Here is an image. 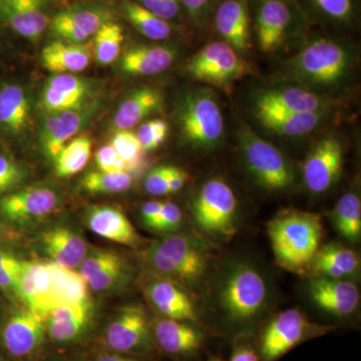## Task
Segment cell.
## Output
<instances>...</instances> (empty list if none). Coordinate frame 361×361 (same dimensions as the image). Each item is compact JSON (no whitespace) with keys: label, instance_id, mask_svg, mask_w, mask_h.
<instances>
[{"label":"cell","instance_id":"cell-56","mask_svg":"<svg viewBox=\"0 0 361 361\" xmlns=\"http://www.w3.org/2000/svg\"><path fill=\"white\" fill-rule=\"evenodd\" d=\"M230 361H259L257 353L249 346H239L233 353Z\"/></svg>","mask_w":361,"mask_h":361},{"label":"cell","instance_id":"cell-5","mask_svg":"<svg viewBox=\"0 0 361 361\" xmlns=\"http://www.w3.org/2000/svg\"><path fill=\"white\" fill-rule=\"evenodd\" d=\"M237 199L229 185L221 179L209 180L193 204L197 224L209 234L230 237L236 231Z\"/></svg>","mask_w":361,"mask_h":361},{"label":"cell","instance_id":"cell-43","mask_svg":"<svg viewBox=\"0 0 361 361\" xmlns=\"http://www.w3.org/2000/svg\"><path fill=\"white\" fill-rule=\"evenodd\" d=\"M66 16L75 25L87 35H96L97 30L108 23V16L103 11L94 9H71L65 11Z\"/></svg>","mask_w":361,"mask_h":361},{"label":"cell","instance_id":"cell-20","mask_svg":"<svg viewBox=\"0 0 361 361\" xmlns=\"http://www.w3.org/2000/svg\"><path fill=\"white\" fill-rule=\"evenodd\" d=\"M311 298L320 308L331 314H351L360 304V291L351 282L319 277L310 285Z\"/></svg>","mask_w":361,"mask_h":361},{"label":"cell","instance_id":"cell-3","mask_svg":"<svg viewBox=\"0 0 361 361\" xmlns=\"http://www.w3.org/2000/svg\"><path fill=\"white\" fill-rule=\"evenodd\" d=\"M350 66V54L345 47L329 39H318L306 45L287 63L291 77L317 85H334L345 78Z\"/></svg>","mask_w":361,"mask_h":361},{"label":"cell","instance_id":"cell-52","mask_svg":"<svg viewBox=\"0 0 361 361\" xmlns=\"http://www.w3.org/2000/svg\"><path fill=\"white\" fill-rule=\"evenodd\" d=\"M189 16L197 23L205 20L212 0H180Z\"/></svg>","mask_w":361,"mask_h":361},{"label":"cell","instance_id":"cell-39","mask_svg":"<svg viewBox=\"0 0 361 361\" xmlns=\"http://www.w3.org/2000/svg\"><path fill=\"white\" fill-rule=\"evenodd\" d=\"M23 261L11 252L0 248V290L16 297V286Z\"/></svg>","mask_w":361,"mask_h":361},{"label":"cell","instance_id":"cell-55","mask_svg":"<svg viewBox=\"0 0 361 361\" xmlns=\"http://www.w3.org/2000/svg\"><path fill=\"white\" fill-rule=\"evenodd\" d=\"M187 174L180 169L168 167L169 192L176 193L180 191L186 183Z\"/></svg>","mask_w":361,"mask_h":361},{"label":"cell","instance_id":"cell-30","mask_svg":"<svg viewBox=\"0 0 361 361\" xmlns=\"http://www.w3.org/2000/svg\"><path fill=\"white\" fill-rule=\"evenodd\" d=\"M82 121V116L77 111L52 114L45 120L42 141L44 152L49 158L54 161L58 158L68 140L80 129Z\"/></svg>","mask_w":361,"mask_h":361},{"label":"cell","instance_id":"cell-4","mask_svg":"<svg viewBox=\"0 0 361 361\" xmlns=\"http://www.w3.org/2000/svg\"><path fill=\"white\" fill-rule=\"evenodd\" d=\"M185 137L200 148H213L224 135V118L217 99L210 90L188 94L180 114Z\"/></svg>","mask_w":361,"mask_h":361},{"label":"cell","instance_id":"cell-58","mask_svg":"<svg viewBox=\"0 0 361 361\" xmlns=\"http://www.w3.org/2000/svg\"><path fill=\"white\" fill-rule=\"evenodd\" d=\"M16 239V234L0 221V247L6 242Z\"/></svg>","mask_w":361,"mask_h":361},{"label":"cell","instance_id":"cell-37","mask_svg":"<svg viewBox=\"0 0 361 361\" xmlns=\"http://www.w3.org/2000/svg\"><path fill=\"white\" fill-rule=\"evenodd\" d=\"M123 42L122 27L116 23H104L94 35V56L101 65H111L120 56Z\"/></svg>","mask_w":361,"mask_h":361},{"label":"cell","instance_id":"cell-48","mask_svg":"<svg viewBox=\"0 0 361 361\" xmlns=\"http://www.w3.org/2000/svg\"><path fill=\"white\" fill-rule=\"evenodd\" d=\"M94 160L99 171L130 173L129 168L126 165L125 161L118 157L116 149L111 145L102 147L97 152Z\"/></svg>","mask_w":361,"mask_h":361},{"label":"cell","instance_id":"cell-17","mask_svg":"<svg viewBox=\"0 0 361 361\" xmlns=\"http://www.w3.org/2000/svg\"><path fill=\"white\" fill-rule=\"evenodd\" d=\"M42 251L56 264L75 269L89 253L87 242L75 230L56 226L42 232L39 237Z\"/></svg>","mask_w":361,"mask_h":361},{"label":"cell","instance_id":"cell-22","mask_svg":"<svg viewBox=\"0 0 361 361\" xmlns=\"http://www.w3.org/2000/svg\"><path fill=\"white\" fill-rule=\"evenodd\" d=\"M151 303L170 319L195 322L196 311L191 298L174 281L158 277L152 280L146 288Z\"/></svg>","mask_w":361,"mask_h":361},{"label":"cell","instance_id":"cell-8","mask_svg":"<svg viewBox=\"0 0 361 361\" xmlns=\"http://www.w3.org/2000/svg\"><path fill=\"white\" fill-rule=\"evenodd\" d=\"M44 318L27 307L14 310L6 318L0 332L2 346L18 360L32 357L44 342Z\"/></svg>","mask_w":361,"mask_h":361},{"label":"cell","instance_id":"cell-42","mask_svg":"<svg viewBox=\"0 0 361 361\" xmlns=\"http://www.w3.org/2000/svg\"><path fill=\"white\" fill-rule=\"evenodd\" d=\"M169 133L168 123L163 120H152L142 123L137 132V137L145 153L153 151L167 139Z\"/></svg>","mask_w":361,"mask_h":361},{"label":"cell","instance_id":"cell-16","mask_svg":"<svg viewBox=\"0 0 361 361\" xmlns=\"http://www.w3.org/2000/svg\"><path fill=\"white\" fill-rule=\"evenodd\" d=\"M291 23V13L285 0H260L256 13L259 47L264 52L276 51Z\"/></svg>","mask_w":361,"mask_h":361},{"label":"cell","instance_id":"cell-38","mask_svg":"<svg viewBox=\"0 0 361 361\" xmlns=\"http://www.w3.org/2000/svg\"><path fill=\"white\" fill-rule=\"evenodd\" d=\"M111 146L129 168L130 173L140 170L144 165L145 152L137 135L130 130H118L111 141Z\"/></svg>","mask_w":361,"mask_h":361},{"label":"cell","instance_id":"cell-40","mask_svg":"<svg viewBox=\"0 0 361 361\" xmlns=\"http://www.w3.org/2000/svg\"><path fill=\"white\" fill-rule=\"evenodd\" d=\"M129 267L122 258L90 279L87 286L94 292L111 290L118 285H123L129 276Z\"/></svg>","mask_w":361,"mask_h":361},{"label":"cell","instance_id":"cell-21","mask_svg":"<svg viewBox=\"0 0 361 361\" xmlns=\"http://www.w3.org/2000/svg\"><path fill=\"white\" fill-rule=\"evenodd\" d=\"M215 25L225 42L237 52H244L250 44V18L247 0H224L215 14Z\"/></svg>","mask_w":361,"mask_h":361},{"label":"cell","instance_id":"cell-53","mask_svg":"<svg viewBox=\"0 0 361 361\" xmlns=\"http://www.w3.org/2000/svg\"><path fill=\"white\" fill-rule=\"evenodd\" d=\"M163 208V202L151 201L142 207V219L147 227L155 229Z\"/></svg>","mask_w":361,"mask_h":361},{"label":"cell","instance_id":"cell-54","mask_svg":"<svg viewBox=\"0 0 361 361\" xmlns=\"http://www.w3.org/2000/svg\"><path fill=\"white\" fill-rule=\"evenodd\" d=\"M180 11V0H161L155 16L166 21L173 20Z\"/></svg>","mask_w":361,"mask_h":361},{"label":"cell","instance_id":"cell-1","mask_svg":"<svg viewBox=\"0 0 361 361\" xmlns=\"http://www.w3.org/2000/svg\"><path fill=\"white\" fill-rule=\"evenodd\" d=\"M268 236L278 264L300 271L311 264L319 249L322 219L314 213L284 210L270 221Z\"/></svg>","mask_w":361,"mask_h":361},{"label":"cell","instance_id":"cell-36","mask_svg":"<svg viewBox=\"0 0 361 361\" xmlns=\"http://www.w3.org/2000/svg\"><path fill=\"white\" fill-rule=\"evenodd\" d=\"M134 179L130 173L92 171L82 178L80 186L90 194H118L132 188Z\"/></svg>","mask_w":361,"mask_h":361},{"label":"cell","instance_id":"cell-29","mask_svg":"<svg viewBox=\"0 0 361 361\" xmlns=\"http://www.w3.org/2000/svg\"><path fill=\"white\" fill-rule=\"evenodd\" d=\"M51 274V307L63 304H73L87 300V286L80 273L63 267L54 262H47Z\"/></svg>","mask_w":361,"mask_h":361},{"label":"cell","instance_id":"cell-32","mask_svg":"<svg viewBox=\"0 0 361 361\" xmlns=\"http://www.w3.org/2000/svg\"><path fill=\"white\" fill-rule=\"evenodd\" d=\"M30 104L25 90L16 85L0 90V125L13 133H20L30 122Z\"/></svg>","mask_w":361,"mask_h":361},{"label":"cell","instance_id":"cell-47","mask_svg":"<svg viewBox=\"0 0 361 361\" xmlns=\"http://www.w3.org/2000/svg\"><path fill=\"white\" fill-rule=\"evenodd\" d=\"M42 106L51 114L63 113L68 111H78L82 104L71 97L56 92L49 87H45L42 97Z\"/></svg>","mask_w":361,"mask_h":361},{"label":"cell","instance_id":"cell-50","mask_svg":"<svg viewBox=\"0 0 361 361\" xmlns=\"http://www.w3.org/2000/svg\"><path fill=\"white\" fill-rule=\"evenodd\" d=\"M145 189L153 196L170 194L168 184V166L153 169L145 180Z\"/></svg>","mask_w":361,"mask_h":361},{"label":"cell","instance_id":"cell-23","mask_svg":"<svg viewBox=\"0 0 361 361\" xmlns=\"http://www.w3.org/2000/svg\"><path fill=\"white\" fill-rule=\"evenodd\" d=\"M331 102L310 90L282 87L265 90L256 99L255 108L274 109L291 113H325Z\"/></svg>","mask_w":361,"mask_h":361},{"label":"cell","instance_id":"cell-31","mask_svg":"<svg viewBox=\"0 0 361 361\" xmlns=\"http://www.w3.org/2000/svg\"><path fill=\"white\" fill-rule=\"evenodd\" d=\"M310 265L316 274L322 277L341 279L357 270L360 259L355 252L346 247L329 244L318 249Z\"/></svg>","mask_w":361,"mask_h":361},{"label":"cell","instance_id":"cell-24","mask_svg":"<svg viewBox=\"0 0 361 361\" xmlns=\"http://www.w3.org/2000/svg\"><path fill=\"white\" fill-rule=\"evenodd\" d=\"M177 52L165 45H135L123 54L121 68L132 75H155L167 71Z\"/></svg>","mask_w":361,"mask_h":361},{"label":"cell","instance_id":"cell-59","mask_svg":"<svg viewBox=\"0 0 361 361\" xmlns=\"http://www.w3.org/2000/svg\"><path fill=\"white\" fill-rule=\"evenodd\" d=\"M141 2L142 7L148 9L151 13H155L159 4H160L161 0H141Z\"/></svg>","mask_w":361,"mask_h":361},{"label":"cell","instance_id":"cell-12","mask_svg":"<svg viewBox=\"0 0 361 361\" xmlns=\"http://www.w3.org/2000/svg\"><path fill=\"white\" fill-rule=\"evenodd\" d=\"M266 298L264 280L257 271L242 267L228 279L222 293L223 304L237 319H246L256 314Z\"/></svg>","mask_w":361,"mask_h":361},{"label":"cell","instance_id":"cell-26","mask_svg":"<svg viewBox=\"0 0 361 361\" xmlns=\"http://www.w3.org/2000/svg\"><path fill=\"white\" fill-rule=\"evenodd\" d=\"M163 103L158 90L147 87L135 90L118 106L114 125L118 130L132 129L147 116L160 111Z\"/></svg>","mask_w":361,"mask_h":361},{"label":"cell","instance_id":"cell-13","mask_svg":"<svg viewBox=\"0 0 361 361\" xmlns=\"http://www.w3.org/2000/svg\"><path fill=\"white\" fill-rule=\"evenodd\" d=\"M343 166V149L341 142L327 137L315 145L303 165V178L306 187L312 193L319 194L329 190L338 179Z\"/></svg>","mask_w":361,"mask_h":361},{"label":"cell","instance_id":"cell-35","mask_svg":"<svg viewBox=\"0 0 361 361\" xmlns=\"http://www.w3.org/2000/svg\"><path fill=\"white\" fill-rule=\"evenodd\" d=\"M337 231L346 239L356 241L361 234V202L355 194L348 193L337 202L334 212Z\"/></svg>","mask_w":361,"mask_h":361},{"label":"cell","instance_id":"cell-2","mask_svg":"<svg viewBox=\"0 0 361 361\" xmlns=\"http://www.w3.org/2000/svg\"><path fill=\"white\" fill-rule=\"evenodd\" d=\"M145 263L159 277L175 283L193 284L205 274L208 257L189 237L172 235L154 242L144 252Z\"/></svg>","mask_w":361,"mask_h":361},{"label":"cell","instance_id":"cell-6","mask_svg":"<svg viewBox=\"0 0 361 361\" xmlns=\"http://www.w3.org/2000/svg\"><path fill=\"white\" fill-rule=\"evenodd\" d=\"M240 142L247 165L261 186L269 190L291 186L293 170L279 149L259 137L248 127L242 129Z\"/></svg>","mask_w":361,"mask_h":361},{"label":"cell","instance_id":"cell-10","mask_svg":"<svg viewBox=\"0 0 361 361\" xmlns=\"http://www.w3.org/2000/svg\"><path fill=\"white\" fill-rule=\"evenodd\" d=\"M319 331L322 330L310 324L300 311L285 310L265 329L261 338V353L265 361H275Z\"/></svg>","mask_w":361,"mask_h":361},{"label":"cell","instance_id":"cell-14","mask_svg":"<svg viewBox=\"0 0 361 361\" xmlns=\"http://www.w3.org/2000/svg\"><path fill=\"white\" fill-rule=\"evenodd\" d=\"M90 231L104 239L130 247H137L142 238L121 209L111 205H94L85 212Z\"/></svg>","mask_w":361,"mask_h":361},{"label":"cell","instance_id":"cell-49","mask_svg":"<svg viewBox=\"0 0 361 361\" xmlns=\"http://www.w3.org/2000/svg\"><path fill=\"white\" fill-rule=\"evenodd\" d=\"M316 6L329 18L348 20L353 14V0H312Z\"/></svg>","mask_w":361,"mask_h":361},{"label":"cell","instance_id":"cell-41","mask_svg":"<svg viewBox=\"0 0 361 361\" xmlns=\"http://www.w3.org/2000/svg\"><path fill=\"white\" fill-rule=\"evenodd\" d=\"M122 257L114 252L106 250H94L87 253L82 264L78 266V272L84 278L85 282L90 281L99 272L115 264Z\"/></svg>","mask_w":361,"mask_h":361},{"label":"cell","instance_id":"cell-28","mask_svg":"<svg viewBox=\"0 0 361 361\" xmlns=\"http://www.w3.org/2000/svg\"><path fill=\"white\" fill-rule=\"evenodd\" d=\"M155 337L160 348L171 355L194 353L200 348L203 341V336L198 330L170 318L157 322Z\"/></svg>","mask_w":361,"mask_h":361},{"label":"cell","instance_id":"cell-11","mask_svg":"<svg viewBox=\"0 0 361 361\" xmlns=\"http://www.w3.org/2000/svg\"><path fill=\"white\" fill-rule=\"evenodd\" d=\"M104 341L118 353L146 350L151 345V334L146 312L139 305L123 307L104 330Z\"/></svg>","mask_w":361,"mask_h":361},{"label":"cell","instance_id":"cell-46","mask_svg":"<svg viewBox=\"0 0 361 361\" xmlns=\"http://www.w3.org/2000/svg\"><path fill=\"white\" fill-rule=\"evenodd\" d=\"M51 30L54 35L73 44H84L85 40L89 39V37L70 20L65 11H61L54 16L51 21Z\"/></svg>","mask_w":361,"mask_h":361},{"label":"cell","instance_id":"cell-7","mask_svg":"<svg viewBox=\"0 0 361 361\" xmlns=\"http://www.w3.org/2000/svg\"><path fill=\"white\" fill-rule=\"evenodd\" d=\"M187 71L196 80L223 87L245 75L248 66L231 45L215 42L205 45L190 59Z\"/></svg>","mask_w":361,"mask_h":361},{"label":"cell","instance_id":"cell-19","mask_svg":"<svg viewBox=\"0 0 361 361\" xmlns=\"http://www.w3.org/2000/svg\"><path fill=\"white\" fill-rule=\"evenodd\" d=\"M51 274L47 263L23 261L16 298L35 312L44 318L51 311Z\"/></svg>","mask_w":361,"mask_h":361},{"label":"cell","instance_id":"cell-18","mask_svg":"<svg viewBox=\"0 0 361 361\" xmlns=\"http://www.w3.org/2000/svg\"><path fill=\"white\" fill-rule=\"evenodd\" d=\"M0 16L21 37L37 42L49 25L45 0H0Z\"/></svg>","mask_w":361,"mask_h":361},{"label":"cell","instance_id":"cell-57","mask_svg":"<svg viewBox=\"0 0 361 361\" xmlns=\"http://www.w3.org/2000/svg\"><path fill=\"white\" fill-rule=\"evenodd\" d=\"M92 361H141L137 358L130 357V356L118 355V353H114V355H103L97 356Z\"/></svg>","mask_w":361,"mask_h":361},{"label":"cell","instance_id":"cell-15","mask_svg":"<svg viewBox=\"0 0 361 361\" xmlns=\"http://www.w3.org/2000/svg\"><path fill=\"white\" fill-rule=\"evenodd\" d=\"M92 304L82 302L56 306L44 316L45 329L51 341L66 344L77 341L89 327Z\"/></svg>","mask_w":361,"mask_h":361},{"label":"cell","instance_id":"cell-33","mask_svg":"<svg viewBox=\"0 0 361 361\" xmlns=\"http://www.w3.org/2000/svg\"><path fill=\"white\" fill-rule=\"evenodd\" d=\"M123 11L128 20L135 30L149 39L161 40L168 39L172 33V27L168 21L161 20L141 4L132 1L123 4Z\"/></svg>","mask_w":361,"mask_h":361},{"label":"cell","instance_id":"cell-34","mask_svg":"<svg viewBox=\"0 0 361 361\" xmlns=\"http://www.w3.org/2000/svg\"><path fill=\"white\" fill-rule=\"evenodd\" d=\"M92 154V141L82 135L66 145L58 158L54 160L59 177H71L80 173L87 166Z\"/></svg>","mask_w":361,"mask_h":361},{"label":"cell","instance_id":"cell-51","mask_svg":"<svg viewBox=\"0 0 361 361\" xmlns=\"http://www.w3.org/2000/svg\"><path fill=\"white\" fill-rule=\"evenodd\" d=\"M182 221V212L174 203H163V208L156 230L161 232L174 231Z\"/></svg>","mask_w":361,"mask_h":361},{"label":"cell","instance_id":"cell-25","mask_svg":"<svg viewBox=\"0 0 361 361\" xmlns=\"http://www.w3.org/2000/svg\"><path fill=\"white\" fill-rule=\"evenodd\" d=\"M255 111L265 128L286 137L310 134L322 123L325 116V113H291L267 108H255Z\"/></svg>","mask_w":361,"mask_h":361},{"label":"cell","instance_id":"cell-44","mask_svg":"<svg viewBox=\"0 0 361 361\" xmlns=\"http://www.w3.org/2000/svg\"><path fill=\"white\" fill-rule=\"evenodd\" d=\"M47 85L80 104H82L85 97L87 96V82L80 80V78L68 75V73L54 75Z\"/></svg>","mask_w":361,"mask_h":361},{"label":"cell","instance_id":"cell-9","mask_svg":"<svg viewBox=\"0 0 361 361\" xmlns=\"http://www.w3.org/2000/svg\"><path fill=\"white\" fill-rule=\"evenodd\" d=\"M59 198L54 190L30 187L0 197V216L18 226L35 224L59 209Z\"/></svg>","mask_w":361,"mask_h":361},{"label":"cell","instance_id":"cell-45","mask_svg":"<svg viewBox=\"0 0 361 361\" xmlns=\"http://www.w3.org/2000/svg\"><path fill=\"white\" fill-rule=\"evenodd\" d=\"M25 177V169L20 164L8 157L0 155V195L13 191Z\"/></svg>","mask_w":361,"mask_h":361},{"label":"cell","instance_id":"cell-27","mask_svg":"<svg viewBox=\"0 0 361 361\" xmlns=\"http://www.w3.org/2000/svg\"><path fill=\"white\" fill-rule=\"evenodd\" d=\"M92 54L82 44L51 42L42 52V65L54 73H78L89 66Z\"/></svg>","mask_w":361,"mask_h":361},{"label":"cell","instance_id":"cell-60","mask_svg":"<svg viewBox=\"0 0 361 361\" xmlns=\"http://www.w3.org/2000/svg\"><path fill=\"white\" fill-rule=\"evenodd\" d=\"M210 361H222V360H217V358H213V360H211Z\"/></svg>","mask_w":361,"mask_h":361}]
</instances>
